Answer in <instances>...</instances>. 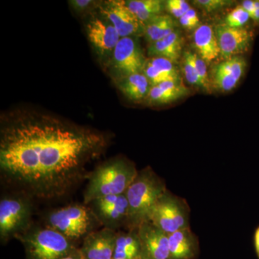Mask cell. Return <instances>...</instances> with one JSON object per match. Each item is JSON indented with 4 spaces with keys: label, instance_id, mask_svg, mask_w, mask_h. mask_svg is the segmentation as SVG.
Returning a JSON list of instances; mask_svg holds the SVG:
<instances>
[{
    "label": "cell",
    "instance_id": "1",
    "mask_svg": "<svg viewBox=\"0 0 259 259\" xmlns=\"http://www.w3.org/2000/svg\"><path fill=\"white\" fill-rule=\"evenodd\" d=\"M107 143L97 131L51 116L13 117L0 132L2 182L34 200L61 198L88 180L87 166Z\"/></svg>",
    "mask_w": 259,
    "mask_h": 259
},
{
    "label": "cell",
    "instance_id": "2",
    "mask_svg": "<svg viewBox=\"0 0 259 259\" xmlns=\"http://www.w3.org/2000/svg\"><path fill=\"white\" fill-rule=\"evenodd\" d=\"M138 172L136 165L124 158L102 163L89 175L83 204L106 196L125 194Z\"/></svg>",
    "mask_w": 259,
    "mask_h": 259
},
{
    "label": "cell",
    "instance_id": "3",
    "mask_svg": "<svg viewBox=\"0 0 259 259\" xmlns=\"http://www.w3.org/2000/svg\"><path fill=\"white\" fill-rule=\"evenodd\" d=\"M166 190L164 181L151 167L140 170L125 192L129 212L125 230L139 229L149 221L153 206Z\"/></svg>",
    "mask_w": 259,
    "mask_h": 259
},
{
    "label": "cell",
    "instance_id": "4",
    "mask_svg": "<svg viewBox=\"0 0 259 259\" xmlns=\"http://www.w3.org/2000/svg\"><path fill=\"white\" fill-rule=\"evenodd\" d=\"M15 238L23 245L26 259H61L78 248L74 242L46 226L32 224Z\"/></svg>",
    "mask_w": 259,
    "mask_h": 259
},
{
    "label": "cell",
    "instance_id": "5",
    "mask_svg": "<svg viewBox=\"0 0 259 259\" xmlns=\"http://www.w3.org/2000/svg\"><path fill=\"white\" fill-rule=\"evenodd\" d=\"M44 226L59 232L75 243L97 231L100 223L88 204L76 203L47 213L44 218Z\"/></svg>",
    "mask_w": 259,
    "mask_h": 259
},
{
    "label": "cell",
    "instance_id": "6",
    "mask_svg": "<svg viewBox=\"0 0 259 259\" xmlns=\"http://www.w3.org/2000/svg\"><path fill=\"white\" fill-rule=\"evenodd\" d=\"M34 199L21 192L10 191L0 200V240L7 243L32 226Z\"/></svg>",
    "mask_w": 259,
    "mask_h": 259
},
{
    "label": "cell",
    "instance_id": "7",
    "mask_svg": "<svg viewBox=\"0 0 259 259\" xmlns=\"http://www.w3.org/2000/svg\"><path fill=\"white\" fill-rule=\"evenodd\" d=\"M190 219L187 200L166 190L153 206L148 221L168 235L190 227Z\"/></svg>",
    "mask_w": 259,
    "mask_h": 259
},
{
    "label": "cell",
    "instance_id": "8",
    "mask_svg": "<svg viewBox=\"0 0 259 259\" xmlns=\"http://www.w3.org/2000/svg\"><path fill=\"white\" fill-rule=\"evenodd\" d=\"M103 228L114 231L125 229L128 221V202L125 193L106 196L88 204Z\"/></svg>",
    "mask_w": 259,
    "mask_h": 259
},
{
    "label": "cell",
    "instance_id": "9",
    "mask_svg": "<svg viewBox=\"0 0 259 259\" xmlns=\"http://www.w3.org/2000/svg\"><path fill=\"white\" fill-rule=\"evenodd\" d=\"M105 20L115 27L121 37H133L144 34L145 26L129 10L125 1L105 2L100 8Z\"/></svg>",
    "mask_w": 259,
    "mask_h": 259
},
{
    "label": "cell",
    "instance_id": "10",
    "mask_svg": "<svg viewBox=\"0 0 259 259\" xmlns=\"http://www.w3.org/2000/svg\"><path fill=\"white\" fill-rule=\"evenodd\" d=\"M114 67L123 78L144 71L147 59L132 37H121L112 52Z\"/></svg>",
    "mask_w": 259,
    "mask_h": 259
},
{
    "label": "cell",
    "instance_id": "11",
    "mask_svg": "<svg viewBox=\"0 0 259 259\" xmlns=\"http://www.w3.org/2000/svg\"><path fill=\"white\" fill-rule=\"evenodd\" d=\"M221 56L226 60L244 54L250 49L253 32L245 28H234L226 24L218 25L214 29Z\"/></svg>",
    "mask_w": 259,
    "mask_h": 259
},
{
    "label": "cell",
    "instance_id": "12",
    "mask_svg": "<svg viewBox=\"0 0 259 259\" xmlns=\"http://www.w3.org/2000/svg\"><path fill=\"white\" fill-rule=\"evenodd\" d=\"M141 259H170L168 237L150 221L139 228Z\"/></svg>",
    "mask_w": 259,
    "mask_h": 259
},
{
    "label": "cell",
    "instance_id": "13",
    "mask_svg": "<svg viewBox=\"0 0 259 259\" xmlns=\"http://www.w3.org/2000/svg\"><path fill=\"white\" fill-rule=\"evenodd\" d=\"M117 231L103 228L83 239L80 251L84 259H113Z\"/></svg>",
    "mask_w": 259,
    "mask_h": 259
},
{
    "label": "cell",
    "instance_id": "14",
    "mask_svg": "<svg viewBox=\"0 0 259 259\" xmlns=\"http://www.w3.org/2000/svg\"><path fill=\"white\" fill-rule=\"evenodd\" d=\"M89 40L100 54L113 52L121 37L115 27L104 19L95 18L87 25Z\"/></svg>",
    "mask_w": 259,
    "mask_h": 259
},
{
    "label": "cell",
    "instance_id": "15",
    "mask_svg": "<svg viewBox=\"0 0 259 259\" xmlns=\"http://www.w3.org/2000/svg\"><path fill=\"white\" fill-rule=\"evenodd\" d=\"M170 259H197L199 242L190 227L168 235Z\"/></svg>",
    "mask_w": 259,
    "mask_h": 259
},
{
    "label": "cell",
    "instance_id": "16",
    "mask_svg": "<svg viewBox=\"0 0 259 259\" xmlns=\"http://www.w3.org/2000/svg\"><path fill=\"white\" fill-rule=\"evenodd\" d=\"M194 42L198 56L207 64L221 55L215 32L209 25H201L195 29Z\"/></svg>",
    "mask_w": 259,
    "mask_h": 259
},
{
    "label": "cell",
    "instance_id": "17",
    "mask_svg": "<svg viewBox=\"0 0 259 259\" xmlns=\"http://www.w3.org/2000/svg\"><path fill=\"white\" fill-rule=\"evenodd\" d=\"M182 51V37L176 30L162 40L149 44L148 54L151 58H164L175 64L180 59Z\"/></svg>",
    "mask_w": 259,
    "mask_h": 259
},
{
    "label": "cell",
    "instance_id": "18",
    "mask_svg": "<svg viewBox=\"0 0 259 259\" xmlns=\"http://www.w3.org/2000/svg\"><path fill=\"white\" fill-rule=\"evenodd\" d=\"M113 258H141L139 229L117 231Z\"/></svg>",
    "mask_w": 259,
    "mask_h": 259
},
{
    "label": "cell",
    "instance_id": "19",
    "mask_svg": "<svg viewBox=\"0 0 259 259\" xmlns=\"http://www.w3.org/2000/svg\"><path fill=\"white\" fill-rule=\"evenodd\" d=\"M176 27V23L170 15H158L145 25V37L149 44H152L175 32Z\"/></svg>",
    "mask_w": 259,
    "mask_h": 259
},
{
    "label": "cell",
    "instance_id": "20",
    "mask_svg": "<svg viewBox=\"0 0 259 259\" xmlns=\"http://www.w3.org/2000/svg\"><path fill=\"white\" fill-rule=\"evenodd\" d=\"M151 84L143 73L130 75L124 78L120 84V89L126 97L132 101L146 100Z\"/></svg>",
    "mask_w": 259,
    "mask_h": 259
},
{
    "label": "cell",
    "instance_id": "21",
    "mask_svg": "<svg viewBox=\"0 0 259 259\" xmlns=\"http://www.w3.org/2000/svg\"><path fill=\"white\" fill-rule=\"evenodd\" d=\"M125 3L144 26L154 17L161 15L164 8V3L160 0H130Z\"/></svg>",
    "mask_w": 259,
    "mask_h": 259
},
{
    "label": "cell",
    "instance_id": "22",
    "mask_svg": "<svg viewBox=\"0 0 259 259\" xmlns=\"http://www.w3.org/2000/svg\"><path fill=\"white\" fill-rule=\"evenodd\" d=\"M185 95L174 93L160 87L159 85L151 87L146 100L151 105H161L177 101Z\"/></svg>",
    "mask_w": 259,
    "mask_h": 259
},
{
    "label": "cell",
    "instance_id": "23",
    "mask_svg": "<svg viewBox=\"0 0 259 259\" xmlns=\"http://www.w3.org/2000/svg\"><path fill=\"white\" fill-rule=\"evenodd\" d=\"M148 62L156 67L162 74L171 80H181L180 72L177 70L175 63L164 58H150Z\"/></svg>",
    "mask_w": 259,
    "mask_h": 259
},
{
    "label": "cell",
    "instance_id": "24",
    "mask_svg": "<svg viewBox=\"0 0 259 259\" xmlns=\"http://www.w3.org/2000/svg\"><path fill=\"white\" fill-rule=\"evenodd\" d=\"M184 73L186 79L190 84L202 88L199 80L195 64L194 61V54L190 51H187L184 56Z\"/></svg>",
    "mask_w": 259,
    "mask_h": 259
},
{
    "label": "cell",
    "instance_id": "25",
    "mask_svg": "<svg viewBox=\"0 0 259 259\" xmlns=\"http://www.w3.org/2000/svg\"><path fill=\"white\" fill-rule=\"evenodd\" d=\"M250 19L249 14L239 5L228 13L225 24L231 28H244L243 26L248 23Z\"/></svg>",
    "mask_w": 259,
    "mask_h": 259
},
{
    "label": "cell",
    "instance_id": "26",
    "mask_svg": "<svg viewBox=\"0 0 259 259\" xmlns=\"http://www.w3.org/2000/svg\"><path fill=\"white\" fill-rule=\"evenodd\" d=\"M238 80L233 76L219 72L214 70L213 72V82L216 88L222 92H229L234 89L238 83Z\"/></svg>",
    "mask_w": 259,
    "mask_h": 259
},
{
    "label": "cell",
    "instance_id": "27",
    "mask_svg": "<svg viewBox=\"0 0 259 259\" xmlns=\"http://www.w3.org/2000/svg\"><path fill=\"white\" fill-rule=\"evenodd\" d=\"M194 61L196 69L200 80L202 88L209 91L210 90V81H209L208 72H207V65L203 59H201L197 54H194Z\"/></svg>",
    "mask_w": 259,
    "mask_h": 259
},
{
    "label": "cell",
    "instance_id": "28",
    "mask_svg": "<svg viewBox=\"0 0 259 259\" xmlns=\"http://www.w3.org/2000/svg\"><path fill=\"white\" fill-rule=\"evenodd\" d=\"M233 1L228 0H196L194 2V4L207 13L222 9L233 4Z\"/></svg>",
    "mask_w": 259,
    "mask_h": 259
},
{
    "label": "cell",
    "instance_id": "29",
    "mask_svg": "<svg viewBox=\"0 0 259 259\" xmlns=\"http://www.w3.org/2000/svg\"><path fill=\"white\" fill-rule=\"evenodd\" d=\"M166 9L175 18L180 19L185 15V13L177 5L175 0H168L166 3Z\"/></svg>",
    "mask_w": 259,
    "mask_h": 259
},
{
    "label": "cell",
    "instance_id": "30",
    "mask_svg": "<svg viewBox=\"0 0 259 259\" xmlns=\"http://www.w3.org/2000/svg\"><path fill=\"white\" fill-rule=\"evenodd\" d=\"M74 9L77 11H83L88 8L90 5H93L95 2L92 0H73L70 2Z\"/></svg>",
    "mask_w": 259,
    "mask_h": 259
},
{
    "label": "cell",
    "instance_id": "31",
    "mask_svg": "<svg viewBox=\"0 0 259 259\" xmlns=\"http://www.w3.org/2000/svg\"><path fill=\"white\" fill-rule=\"evenodd\" d=\"M185 15L189 18V20H190V21H192V23L197 27V28L200 26V25H199L200 22H199L198 15H197L195 10L191 8V9L189 10L187 13H186Z\"/></svg>",
    "mask_w": 259,
    "mask_h": 259
},
{
    "label": "cell",
    "instance_id": "32",
    "mask_svg": "<svg viewBox=\"0 0 259 259\" xmlns=\"http://www.w3.org/2000/svg\"><path fill=\"white\" fill-rule=\"evenodd\" d=\"M180 22L181 25H182L184 28L188 29V30H192V29L197 28V27L196 26L192 21H190V20H189V18H187L185 15L180 19Z\"/></svg>",
    "mask_w": 259,
    "mask_h": 259
},
{
    "label": "cell",
    "instance_id": "33",
    "mask_svg": "<svg viewBox=\"0 0 259 259\" xmlns=\"http://www.w3.org/2000/svg\"><path fill=\"white\" fill-rule=\"evenodd\" d=\"M61 259H84L83 258L79 248H76V249L73 250L69 254L66 255V256L63 257Z\"/></svg>",
    "mask_w": 259,
    "mask_h": 259
},
{
    "label": "cell",
    "instance_id": "34",
    "mask_svg": "<svg viewBox=\"0 0 259 259\" xmlns=\"http://www.w3.org/2000/svg\"><path fill=\"white\" fill-rule=\"evenodd\" d=\"M177 5L181 8V10L185 13H187L191 9V7L185 0H175Z\"/></svg>",
    "mask_w": 259,
    "mask_h": 259
},
{
    "label": "cell",
    "instance_id": "35",
    "mask_svg": "<svg viewBox=\"0 0 259 259\" xmlns=\"http://www.w3.org/2000/svg\"><path fill=\"white\" fill-rule=\"evenodd\" d=\"M253 241H254L255 253L259 259V226L255 229Z\"/></svg>",
    "mask_w": 259,
    "mask_h": 259
},
{
    "label": "cell",
    "instance_id": "36",
    "mask_svg": "<svg viewBox=\"0 0 259 259\" xmlns=\"http://www.w3.org/2000/svg\"><path fill=\"white\" fill-rule=\"evenodd\" d=\"M250 18L255 24L259 25V9L253 10L251 14L250 15Z\"/></svg>",
    "mask_w": 259,
    "mask_h": 259
},
{
    "label": "cell",
    "instance_id": "37",
    "mask_svg": "<svg viewBox=\"0 0 259 259\" xmlns=\"http://www.w3.org/2000/svg\"><path fill=\"white\" fill-rule=\"evenodd\" d=\"M114 259V258H113ZM140 259H141V258H140Z\"/></svg>",
    "mask_w": 259,
    "mask_h": 259
}]
</instances>
